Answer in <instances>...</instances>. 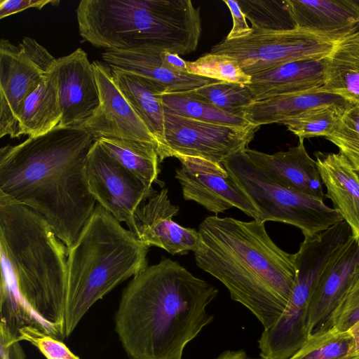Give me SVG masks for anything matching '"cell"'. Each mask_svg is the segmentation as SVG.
Instances as JSON below:
<instances>
[{"label":"cell","mask_w":359,"mask_h":359,"mask_svg":"<svg viewBox=\"0 0 359 359\" xmlns=\"http://www.w3.org/2000/svg\"><path fill=\"white\" fill-rule=\"evenodd\" d=\"M95 140L83 128L57 126L0 149V196L41 214L67 248L97 205L86 170Z\"/></svg>","instance_id":"1"},{"label":"cell","mask_w":359,"mask_h":359,"mask_svg":"<svg viewBox=\"0 0 359 359\" xmlns=\"http://www.w3.org/2000/svg\"><path fill=\"white\" fill-rule=\"evenodd\" d=\"M218 290L177 262L163 258L133 276L123 292L115 327L131 359H181L213 316Z\"/></svg>","instance_id":"2"},{"label":"cell","mask_w":359,"mask_h":359,"mask_svg":"<svg viewBox=\"0 0 359 359\" xmlns=\"http://www.w3.org/2000/svg\"><path fill=\"white\" fill-rule=\"evenodd\" d=\"M197 266L218 279L260 321L264 329L279 318L296 280L294 254L280 248L264 223L210 216L199 225Z\"/></svg>","instance_id":"3"},{"label":"cell","mask_w":359,"mask_h":359,"mask_svg":"<svg viewBox=\"0 0 359 359\" xmlns=\"http://www.w3.org/2000/svg\"><path fill=\"white\" fill-rule=\"evenodd\" d=\"M0 252L1 281L49 334L64 339L67 246L41 214L0 196Z\"/></svg>","instance_id":"4"},{"label":"cell","mask_w":359,"mask_h":359,"mask_svg":"<svg viewBox=\"0 0 359 359\" xmlns=\"http://www.w3.org/2000/svg\"><path fill=\"white\" fill-rule=\"evenodd\" d=\"M76 18L81 37L105 50L187 55L201 34L200 7L190 0H82Z\"/></svg>","instance_id":"5"},{"label":"cell","mask_w":359,"mask_h":359,"mask_svg":"<svg viewBox=\"0 0 359 359\" xmlns=\"http://www.w3.org/2000/svg\"><path fill=\"white\" fill-rule=\"evenodd\" d=\"M149 248L100 204L67 248L63 338L89 309L116 285L147 266Z\"/></svg>","instance_id":"6"},{"label":"cell","mask_w":359,"mask_h":359,"mask_svg":"<svg viewBox=\"0 0 359 359\" xmlns=\"http://www.w3.org/2000/svg\"><path fill=\"white\" fill-rule=\"evenodd\" d=\"M245 150L230 156L223 165L258 210L257 222L273 221L291 224L299 228L304 236H311L344 220L323 200L276 182L250 158Z\"/></svg>","instance_id":"7"},{"label":"cell","mask_w":359,"mask_h":359,"mask_svg":"<svg viewBox=\"0 0 359 359\" xmlns=\"http://www.w3.org/2000/svg\"><path fill=\"white\" fill-rule=\"evenodd\" d=\"M341 38L299 27L283 31L253 29L246 37L224 39L210 53L235 59L245 74L252 76L292 61L323 58Z\"/></svg>","instance_id":"8"},{"label":"cell","mask_w":359,"mask_h":359,"mask_svg":"<svg viewBox=\"0 0 359 359\" xmlns=\"http://www.w3.org/2000/svg\"><path fill=\"white\" fill-rule=\"evenodd\" d=\"M56 62L35 39L23 37L18 45L0 41V137H16L22 107Z\"/></svg>","instance_id":"9"},{"label":"cell","mask_w":359,"mask_h":359,"mask_svg":"<svg viewBox=\"0 0 359 359\" xmlns=\"http://www.w3.org/2000/svg\"><path fill=\"white\" fill-rule=\"evenodd\" d=\"M164 107V106H163ZM259 127L212 123L184 117L164 107L163 145L160 162L168 157H198L223 164L245 150Z\"/></svg>","instance_id":"10"},{"label":"cell","mask_w":359,"mask_h":359,"mask_svg":"<svg viewBox=\"0 0 359 359\" xmlns=\"http://www.w3.org/2000/svg\"><path fill=\"white\" fill-rule=\"evenodd\" d=\"M86 170L88 189L95 201L137 237L136 212L156 191L111 157L97 140L88 154Z\"/></svg>","instance_id":"11"},{"label":"cell","mask_w":359,"mask_h":359,"mask_svg":"<svg viewBox=\"0 0 359 359\" xmlns=\"http://www.w3.org/2000/svg\"><path fill=\"white\" fill-rule=\"evenodd\" d=\"M178 159L181 166L177 169L175 177L185 200L195 201L216 215L236 208L258 219V210L223 164L198 157Z\"/></svg>","instance_id":"12"},{"label":"cell","mask_w":359,"mask_h":359,"mask_svg":"<svg viewBox=\"0 0 359 359\" xmlns=\"http://www.w3.org/2000/svg\"><path fill=\"white\" fill-rule=\"evenodd\" d=\"M100 94V105L83 126L95 140L101 137L136 141L154 145L158 142L148 126L121 92L111 68L92 62Z\"/></svg>","instance_id":"13"},{"label":"cell","mask_w":359,"mask_h":359,"mask_svg":"<svg viewBox=\"0 0 359 359\" xmlns=\"http://www.w3.org/2000/svg\"><path fill=\"white\" fill-rule=\"evenodd\" d=\"M60 127L83 128L100 105V94L92 63L81 48L56 59Z\"/></svg>","instance_id":"14"},{"label":"cell","mask_w":359,"mask_h":359,"mask_svg":"<svg viewBox=\"0 0 359 359\" xmlns=\"http://www.w3.org/2000/svg\"><path fill=\"white\" fill-rule=\"evenodd\" d=\"M359 276V242L351 235L332 257L312 293L309 337L326 329L332 314Z\"/></svg>","instance_id":"15"},{"label":"cell","mask_w":359,"mask_h":359,"mask_svg":"<svg viewBox=\"0 0 359 359\" xmlns=\"http://www.w3.org/2000/svg\"><path fill=\"white\" fill-rule=\"evenodd\" d=\"M178 211L179 207L169 199L168 189H162L137 209V238L148 248L158 247L172 255L194 252L198 245V232L172 219Z\"/></svg>","instance_id":"16"},{"label":"cell","mask_w":359,"mask_h":359,"mask_svg":"<svg viewBox=\"0 0 359 359\" xmlns=\"http://www.w3.org/2000/svg\"><path fill=\"white\" fill-rule=\"evenodd\" d=\"M245 153L281 185L323 201L325 194L317 161L304 147V139L287 151L269 154L247 148Z\"/></svg>","instance_id":"17"},{"label":"cell","mask_w":359,"mask_h":359,"mask_svg":"<svg viewBox=\"0 0 359 359\" xmlns=\"http://www.w3.org/2000/svg\"><path fill=\"white\" fill-rule=\"evenodd\" d=\"M161 51L147 49L105 50L101 55L111 69L130 72L150 79L165 89V93L194 90L218 81L176 72L164 64Z\"/></svg>","instance_id":"18"},{"label":"cell","mask_w":359,"mask_h":359,"mask_svg":"<svg viewBox=\"0 0 359 359\" xmlns=\"http://www.w3.org/2000/svg\"><path fill=\"white\" fill-rule=\"evenodd\" d=\"M325 197L351 228V236L359 242V175L341 154H315Z\"/></svg>","instance_id":"19"},{"label":"cell","mask_w":359,"mask_h":359,"mask_svg":"<svg viewBox=\"0 0 359 359\" xmlns=\"http://www.w3.org/2000/svg\"><path fill=\"white\" fill-rule=\"evenodd\" d=\"M296 27L344 37L359 29V1L287 0Z\"/></svg>","instance_id":"20"},{"label":"cell","mask_w":359,"mask_h":359,"mask_svg":"<svg viewBox=\"0 0 359 359\" xmlns=\"http://www.w3.org/2000/svg\"><path fill=\"white\" fill-rule=\"evenodd\" d=\"M325 57L292 61L251 76L248 86L254 102L322 89L325 79Z\"/></svg>","instance_id":"21"},{"label":"cell","mask_w":359,"mask_h":359,"mask_svg":"<svg viewBox=\"0 0 359 359\" xmlns=\"http://www.w3.org/2000/svg\"><path fill=\"white\" fill-rule=\"evenodd\" d=\"M330 104L348 107L353 103L339 95L316 89L253 102L243 110L242 116L250 124L259 127L271 123L283 124L310 109Z\"/></svg>","instance_id":"22"},{"label":"cell","mask_w":359,"mask_h":359,"mask_svg":"<svg viewBox=\"0 0 359 359\" xmlns=\"http://www.w3.org/2000/svg\"><path fill=\"white\" fill-rule=\"evenodd\" d=\"M111 69L116 86L156 137L159 156L163 145L164 107L162 95L166 92L165 89L147 78L130 72Z\"/></svg>","instance_id":"23"},{"label":"cell","mask_w":359,"mask_h":359,"mask_svg":"<svg viewBox=\"0 0 359 359\" xmlns=\"http://www.w3.org/2000/svg\"><path fill=\"white\" fill-rule=\"evenodd\" d=\"M61 118L55 64L39 86L25 99L18 122L16 137L47 133L59 125Z\"/></svg>","instance_id":"24"},{"label":"cell","mask_w":359,"mask_h":359,"mask_svg":"<svg viewBox=\"0 0 359 359\" xmlns=\"http://www.w3.org/2000/svg\"><path fill=\"white\" fill-rule=\"evenodd\" d=\"M325 62L322 89L359 104V29L336 41Z\"/></svg>","instance_id":"25"},{"label":"cell","mask_w":359,"mask_h":359,"mask_svg":"<svg viewBox=\"0 0 359 359\" xmlns=\"http://www.w3.org/2000/svg\"><path fill=\"white\" fill-rule=\"evenodd\" d=\"M97 140L111 157L144 184L152 187L158 181L160 160L154 145L116 138Z\"/></svg>","instance_id":"26"},{"label":"cell","mask_w":359,"mask_h":359,"mask_svg":"<svg viewBox=\"0 0 359 359\" xmlns=\"http://www.w3.org/2000/svg\"><path fill=\"white\" fill-rule=\"evenodd\" d=\"M164 107L171 112L189 118L218 124L247 126L250 123L243 117L232 115L219 109L194 90L164 93Z\"/></svg>","instance_id":"27"},{"label":"cell","mask_w":359,"mask_h":359,"mask_svg":"<svg viewBox=\"0 0 359 359\" xmlns=\"http://www.w3.org/2000/svg\"><path fill=\"white\" fill-rule=\"evenodd\" d=\"M289 359H359L348 330L328 327L316 332Z\"/></svg>","instance_id":"28"},{"label":"cell","mask_w":359,"mask_h":359,"mask_svg":"<svg viewBox=\"0 0 359 359\" xmlns=\"http://www.w3.org/2000/svg\"><path fill=\"white\" fill-rule=\"evenodd\" d=\"M350 106L330 104L316 107L283 124L299 139L326 137L334 130L344 111Z\"/></svg>","instance_id":"29"},{"label":"cell","mask_w":359,"mask_h":359,"mask_svg":"<svg viewBox=\"0 0 359 359\" xmlns=\"http://www.w3.org/2000/svg\"><path fill=\"white\" fill-rule=\"evenodd\" d=\"M238 3L253 29L283 31L296 28L287 0H244Z\"/></svg>","instance_id":"30"},{"label":"cell","mask_w":359,"mask_h":359,"mask_svg":"<svg viewBox=\"0 0 359 359\" xmlns=\"http://www.w3.org/2000/svg\"><path fill=\"white\" fill-rule=\"evenodd\" d=\"M194 91L224 112L241 117L243 110L254 102L248 85L241 83L216 81Z\"/></svg>","instance_id":"31"},{"label":"cell","mask_w":359,"mask_h":359,"mask_svg":"<svg viewBox=\"0 0 359 359\" xmlns=\"http://www.w3.org/2000/svg\"><path fill=\"white\" fill-rule=\"evenodd\" d=\"M189 74L218 81L249 85L251 76L245 74L237 61L227 55L207 53L195 61L187 62Z\"/></svg>","instance_id":"32"},{"label":"cell","mask_w":359,"mask_h":359,"mask_svg":"<svg viewBox=\"0 0 359 359\" xmlns=\"http://www.w3.org/2000/svg\"><path fill=\"white\" fill-rule=\"evenodd\" d=\"M326 140L336 145L339 154L359 171V104H352L341 115L334 130Z\"/></svg>","instance_id":"33"},{"label":"cell","mask_w":359,"mask_h":359,"mask_svg":"<svg viewBox=\"0 0 359 359\" xmlns=\"http://www.w3.org/2000/svg\"><path fill=\"white\" fill-rule=\"evenodd\" d=\"M17 341H27L36 346L46 359H80L56 337L36 325H23L16 330Z\"/></svg>","instance_id":"34"},{"label":"cell","mask_w":359,"mask_h":359,"mask_svg":"<svg viewBox=\"0 0 359 359\" xmlns=\"http://www.w3.org/2000/svg\"><path fill=\"white\" fill-rule=\"evenodd\" d=\"M359 320V276L334 310L327 328L346 331Z\"/></svg>","instance_id":"35"},{"label":"cell","mask_w":359,"mask_h":359,"mask_svg":"<svg viewBox=\"0 0 359 359\" xmlns=\"http://www.w3.org/2000/svg\"><path fill=\"white\" fill-rule=\"evenodd\" d=\"M224 2L228 6L233 19L232 28L225 40L238 39L251 34L253 29L248 25L246 18L241 11L238 1L224 0Z\"/></svg>","instance_id":"36"},{"label":"cell","mask_w":359,"mask_h":359,"mask_svg":"<svg viewBox=\"0 0 359 359\" xmlns=\"http://www.w3.org/2000/svg\"><path fill=\"white\" fill-rule=\"evenodd\" d=\"M60 3L59 0H1L0 2V19L27 8L41 9L48 4L57 6Z\"/></svg>","instance_id":"37"},{"label":"cell","mask_w":359,"mask_h":359,"mask_svg":"<svg viewBox=\"0 0 359 359\" xmlns=\"http://www.w3.org/2000/svg\"><path fill=\"white\" fill-rule=\"evenodd\" d=\"M163 62L170 69L182 73H189L187 69V61L181 58L179 55L168 51L160 53Z\"/></svg>","instance_id":"38"},{"label":"cell","mask_w":359,"mask_h":359,"mask_svg":"<svg viewBox=\"0 0 359 359\" xmlns=\"http://www.w3.org/2000/svg\"><path fill=\"white\" fill-rule=\"evenodd\" d=\"M216 359H254L249 358L243 350L226 351L221 353Z\"/></svg>","instance_id":"39"},{"label":"cell","mask_w":359,"mask_h":359,"mask_svg":"<svg viewBox=\"0 0 359 359\" xmlns=\"http://www.w3.org/2000/svg\"><path fill=\"white\" fill-rule=\"evenodd\" d=\"M348 330L353 337L356 351L359 355V320L356 322L353 326H351Z\"/></svg>","instance_id":"40"},{"label":"cell","mask_w":359,"mask_h":359,"mask_svg":"<svg viewBox=\"0 0 359 359\" xmlns=\"http://www.w3.org/2000/svg\"><path fill=\"white\" fill-rule=\"evenodd\" d=\"M356 172H357V171H356ZM358 172V175H359V171H358V172Z\"/></svg>","instance_id":"41"}]
</instances>
